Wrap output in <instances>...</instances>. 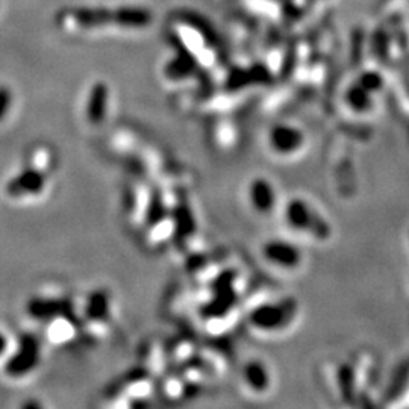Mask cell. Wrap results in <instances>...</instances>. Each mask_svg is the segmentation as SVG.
Returning a JSON list of instances; mask_svg holds the SVG:
<instances>
[{
    "label": "cell",
    "mask_w": 409,
    "mask_h": 409,
    "mask_svg": "<svg viewBox=\"0 0 409 409\" xmlns=\"http://www.w3.org/2000/svg\"><path fill=\"white\" fill-rule=\"evenodd\" d=\"M373 96H375L373 93L367 92L364 87L355 82L346 89L344 103L353 114L365 115V114H370L375 108Z\"/></svg>",
    "instance_id": "cell-11"
},
{
    "label": "cell",
    "mask_w": 409,
    "mask_h": 409,
    "mask_svg": "<svg viewBox=\"0 0 409 409\" xmlns=\"http://www.w3.org/2000/svg\"><path fill=\"white\" fill-rule=\"evenodd\" d=\"M13 106V92L5 85H0V123L4 122L6 115L11 111Z\"/></svg>",
    "instance_id": "cell-14"
},
{
    "label": "cell",
    "mask_w": 409,
    "mask_h": 409,
    "mask_svg": "<svg viewBox=\"0 0 409 409\" xmlns=\"http://www.w3.org/2000/svg\"><path fill=\"white\" fill-rule=\"evenodd\" d=\"M282 218L293 232L311 237L315 241H327L334 234L331 222L320 213V209L301 196L288 199L284 203Z\"/></svg>",
    "instance_id": "cell-1"
},
{
    "label": "cell",
    "mask_w": 409,
    "mask_h": 409,
    "mask_svg": "<svg viewBox=\"0 0 409 409\" xmlns=\"http://www.w3.org/2000/svg\"><path fill=\"white\" fill-rule=\"evenodd\" d=\"M75 20L82 27H99L114 23L125 27H146L152 23V13L146 8H120L108 11L105 8H81L75 13Z\"/></svg>",
    "instance_id": "cell-3"
},
{
    "label": "cell",
    "mask_w": 409,
    "mask_h": 409,
    "mask_svg": "<svg viewBox=\"0 0 409 409\" xmlns=\"http://www.w3.org/2000/svg\"><path fill=\"white\" fill-rule=\"evenodd\" d=\"M42 363V343L31 334H25L18 338L15 351L8 356L4 365L5 375L20 379L34 373Z\"/></svg>",
    "instance_id": "cell-5"
},
{
    "label": "cell",
    "mask_w": 409,
    "mask_h": 409,
    "mask_svg": "<svg viewBox=\"0 0 409 409\" xmlns=\"http://www.w3.org/2000/svg\"><path fill=\"white\" fill-rule=\"evenodd\" d=\"M356 82L361 87H364L367 92H370L373 94L381 92V89L384 88V84H385L382 75L379 73V72H373V70H368V72H363L361 75H359Z\"/></svg>",
    "instance_id": "cell-13"
},
{
    "label": "cell",
    "mask_w": 409,
    "mask_h": 409,
    "mask_svg": "<svg viewBox=\"0 0 409 409\" xmlns=\"http://www.w3.org/2000/svg\"><path fill=\"white\" fill-rule=\"evenodd\" d=\"M109 97H111V93H109V87L105 82H96L89 88L85 106V117L89 125L101 126L106 122Z\"/></svg>",
    "instance_id": "cell-9"
},
{
    "label": "cell",
    "mask_w": 409,
    "mask_h": 409,
    "mask_svg": "<svg viewBox=\"0 0 409 409\" xmlns=\"http://www.w3.org/2000/svg\"><path fill=\"white\" fill-rule=\"evenodd\" d=\"M8 347H9L8 336L5 332L0 331V358H2L8 352Z\"/></svg>",
    "instance_id": "cell-15"
},
{
    "label": "cell",
    "mask_w": 409,
    "mask_h": 409,
    "mask_svg": "<svg viewBox=\"0 0 409 409\" xmlns=\"http://www.w3.org/2000/svg\"><path fill=\"white\" fill-rule=\"evenodd\" d=\"M47 187V175L34 165H26L6 182L5 191L9 197H34Z\"/></svg>",
    "instance_id": "cell-8"
},
{
    "label": "cell",
    "mask_w": 409,
    "mask_h": 409,
    "mask_svg": "<svg viewBox=\"0 0 409 409\" xmlns=\"http://www.w3.org/2000/svg\"><path fill=\"white\" fill-rule=\"evenodd\" d=\"M265 141L275 156L291 158L303 152L306 147V134L301 126L288 122H277L268 129Z\"/></svg>",
    "instance_id": "cell-6"
},
{
    "label": "cell",
    "mask_w": 409,
    "mask_h": 409,
    "mask_svg": "<svg viewBox=\"0 0 409 409\" xmlns=\"http://www.w3.org/2000/svg\"><path fill=\"white\" fill-rule=\"evenodd\" d=\"M259 253L264 263L281 272H297L305 263V252L296 241L288 238H268L261 244Z\"/></svg>",
    "instance_id": "cell-4"
},
{
    "label": "cell",
    "mask_w": 409,
    "mask_h": 409,
    "mask_svg": "<svg viewBox=\"0 0 409 409\" xmlns=\"http://www.w3.org/2000/svg\"><path fill=\"white\" fill-rule=\"evenodd\" d=\"M248 206L259 215H272L279 205L276 185L265 176H255L247 184L246 189Z\"/></svg>",
    "instance_id": "cell-7"
},
{
    "label": "cell",
    "mask_w": 409,
    "mask_h": 409,
    "mask_svg": "<svg viewBox=\"0 0 409 409\" xmlns=\"http://www.w3.org/2000/svg\"><path fill=\"white\" fill-rule=\"evenodd\" d=\"M298 303L294 297L258 303L248 313V325L263 334H281L296 322Z\"/></svg>",
    "instance_id": "cell-2"
},
{
    "label": "cell",
    "mask_w": 409,
    "mask_h": 409,
    "mask_svg": "<svg viewBox=\"0 0 409 409\" xmlns=\"http://www.w3.org/2000/svg\"><path fill=\"white\" fill-rule=\"evenodd\" d=\"M111 309V298L103 290H96L88 296L84 314L92 322H105L109 317Z\"/></svg>",
    "instance_id": "cell-12"
},
{
    "label": "cell",
    "mask_w": 409,
    "mask_h": 409,
    "mask_svg": "<svg viewBox=\"0 0 409 409\" xmlns=\"http://www.w3.org/2000/svg\"><path fill=\"white\" fill-rule=\"evenodd\" d=\"M241 377L244 385L253 394H265L272 388V372L259 358H251L243 365Z\"/></svg>",
    "instance_id": "cell-10"
}]
</instances>
